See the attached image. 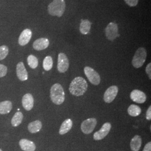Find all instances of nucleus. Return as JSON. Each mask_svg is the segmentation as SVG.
<instances>
[{
  "label": "nucleus",
  "instance_id": "obj_7",
  "mask_svg": "<svg viewBox=\"0 0 151 151\" xmlns=\"http://www.w3.org/2000/svg\"><path fill=\"white\" fill-rule=\"evenodd\" d=\"M105 35L108 40L113 41L119 35L118 25L113 22H110L105 29Z\"/></svg>",
  "mask_w": 151,
  "mask_h": 151
},
{
  "label": "nucleus",
  "instance_id": "obj_16",
  "mask_svg": "<svg viewBox=\"0 0 151 151\" xmlns=\"http://www.w3.org/2000/svg\"><path fill=\"white\" fill-rule=\"evenodd\" d=\"M19 145L22 150L24 151H34L36 149L35 143L27 139H22L20 140Z\"/></svg>",
  "mask_w": 151,
  "mask_h": 151
},
{
  "label": "nucleus",
  "instance_id": "obj_21",
  "mask_svg": "<svg viewBox=\"0 0 151 151\" xmlns=\"http://www.w3.org/2000/svg\"><path fill=\"white\" fill-rule=\"evenodd\" d=\"M12 104L10 101H4L0 103V114H6L11 111Z\"/></svg>",
  "mask_w": 151,
  "mask_h": 151
},
{
  "label": "nucleus",
  "instance_id": "obj_11",
  "mask_svg": "<svg viewBox=\"0 0 151 151\" xmlns=\"http://www.w3.org/2000/svg\"><path fill=\"white\" fill-rule=\"evenodd\" d=\"M130 97L131 100L138 104H143L146 102L147 96L145 92L139 90H134L131 92Z\"/></svg>",
  "mask_w": 151,
  "mask_h": 151
},
{
  "label": "nucleus",
  "instance_id": "obj_3",
  "mask_svg": "<svg viewBox=\"0 0 151 151\" xmlns=\"http://www.w3.org/2000/svg\"><path fill=\"white\" fill-rule=\"evenodd\" d=\"M65 9V0H53L48 6L49 14L52 16L61 17Z\"/></svg>",
  "mask_w": 151,
  "mask_h": 151
},
{
  "label": "nucleus",
  "instance_id": "obj_8",
  "mask_svg": "<svg viewBox=\"0 0 151 151\" xmlns=\"http://www.w3.org/2000/svg\"><path fill=\"white\" fill-rule=\"evenodd\" d=\"M69 60L66 54L60 53L58 57L57 69L60 73H65L69 68Z\"/></svg>",
  "mask_w": 151,
  "mask_h": 151
},
{
  "label": "nucleus",
  "instance_id": "obj_14",
  "mask_svg": "<svg viewBox=\"0 0 151 151\" xmlns=\"http://www.w3.org/2000/svg\"><path fill=\"white\" fill-rule=\"evenodd\" d=\"M49 41L47 38H42L37 39L32 44L33 48L36 50H42L48 47Z\"/></svg>",
  "mask_w": 151,
  "mask_h": 151
},
{
  "label": "nucleus",
  "instance_id": "obj_6",
  "mask_svg": "<svg viewBox=\"0 0 151 151\" xmlns=\"http://www.w3.org/2000/svg\"><path fill=\"white\" fill-rule=\"evenodd\" d=\"M96 124L97 120L94 118L85 120L81 124V130L84 134H91L95 129Z\"/></svg>",
  "mask_w": 151,
  "mask_h": 151
},
{
  "label": "nucleus",
  "instance_id": "obj_19",
  "mask_svg": "<svg viewBox=\"0 0 151 151\" xmlns=\"http://www.w3.org/2000/svg\"><path fill=\"white\" fill-rule=\"evenodd\" d=\"M42 128V123L40 120H35L30 123L27 129L31 133H36L39 132Z\"/></svg>",
  "mask_w": 151,
  "mask_h": 151
},
{
  "label": "nucleus",
  "instance_id": "obj_15",
  "mask_svg": "<svg viewBox=\"0 0 151 151\" xmlns=\"http://www.w3.org/2000/svg\"><path fill=\"white\" fill-rule=\"evenodd\" d=\"M22 105L26 110L30 111L34 106V98L30 93H27L22 99Z\"/></svg>",
  "mask_w": 151,
  "mask_h": 151
},
{
  "label": "nucleus",
  "instance_id": "obj_17",
  "mask_svg": "<svg viewBox=\"0 0 151 151\" xmlns=\"http://www.w3.org/2000/svg\"><path fill=\"white\" fill-rule=\"evenodd\" d=\"M72 126H73V122L71 119H67L65 120L60 126V128L59 130L60 134L64 135L65 134L67 133L71 129Z\"/></svg>",
  "mask_w": 151,
  "mask_h": 151
},
{
  "label": "nucleus",
  "instance_id": "obj_25",
  "mask_svg": "<svg viewBox=\"0 0 151 151\" xmlns=\"http://www.w3.org/2000/svg\"><path fill=\"white\" fill-rule=\"evenodd\" d=\"M27 62L29 67L32 68H36L38 65V58L34 55H29L27 58Z\"/></svg>",
  "mask_w": 151,
  "mask_h": 151
},
{
  "label": "nucleus",
  "instance_id": "obj_5",
  "mask_svg": "<svg viewBox=\"0 0 151 151\" xmlns=\"http://www.w3.org/2000/svg\"><path fill=\"white\" fill-rule=\"evenodd\" d=\"M84 72L86 76L88 81L92 85L97 86L101 82V78L99 74L95 70L90 67H85L84 68Z\"/></svg>",
  "mask_w": 151,
  "mask_h": 151
},
{
  "label": "nucleus",
  "instance_id": "obj_26",
  "mask_svg": "<svg viewBox=\"0 0 151 151\" xmlns=\"http://www.w3.org/2000/svg\"><path fill=\"white\" fill-rule=\"evenodd\" d=\"M9 53V49L6 45L0 47V60H4Z\"/></svg>",
  "mask_w": 151,
  "mask_h": 151
},
{
  "label": "nucleus",
  "instance_id": "obj_24",
  "mask_svg": "<svg viewBox=\"0 0 151 151\" xmlns=\"http://www.w3.org/2000/svg\"><path fill=\"white\" fill-rule=\"evenodd\" d=\"M53 65V59L50 56H47L43 60V66L44 70L46 71H49L50 70Z\"/></svg>",
  "mask_w": 151,
  "mask_h": 151
},
{
  "label": "nucleus",
  "instance_id": "obj_10",
  "mask_svg": "<svg viewBox=\"0 0 151 151\" xmlns=\"http://www.w3.org/2000/svg\"><path fill=\"white\" fill-rule=\"evenodd\" d=\"M111 128V124L110 123H104L103 124L101 128L94 133L93 139L95 140H102L108 135Z\"/></svg>",
  "mask_w": 151,
  "mask_h": 151
},
{
  "label": "nucleus",
  "instance_id": "obj_28",
  "mask_svg": "<svg viewBox=\"0 0 151 151\" xmlns=\"http://www.w3.org/2000/svg\"><path fill=\"white\" fill-rule=\"evenodd\" d=\"M124 1L130 7H135L138 5L139 0H124Z\"/></svg>",
  "mask_w": 151,
  "mask_h": 151
},
{
  "label": "nucleus",
  "instance_id": "obj_23",
  "mask_svg": "<svg viewBox=\"0 0 151 151\" xmlns=\"http://www.w3.org/2000/svg\"><path fill=\"white\" fill-rule=\"evenodd\" d=\"M23 119V114L22 112H16L11 119V124L13 127H18L22 123Z\"/></svg>",
  "mask_w": 151,
  "mask_h": 151
},
{
  "label": "nucleus",
  "instance_id": "obj_18",
  "mask_svg": "<svg viewBox=\"0 0 151 151\" xmlns=\"http://www.w3.org/2000/svg\"><path fill=\"white\" fill-rule=\"evenodd\" d=\"M142 145V138L139 135H135L130 141V148L132 151H139Z\"/></svg>",
  "mask_w": 151,
  "mask_h": 151
},
{
  "label": "nucleus",
  "instance_id": "obj_12",
  "mask_svg": "<svg viewBox=\"0 0 151 151\" xmlns=\"http://www.w3.org/2000/svg\"><path fill=\"white\" fill-rule=\"evenodd\" d=\"M32 37V32L29 29H26L24 30L20 34L18 42L20 45L24 46L26 45L30 42Z\"/></svg>",
  "mask_w": 151,
  "mask_h": 151
},
{
  "label": "nucleus",
  "instance_id": "obj_29",
  "mask_svg": "<svg viewBox=\"0 0 151 151\" xmlns=\"http://www.w3.org/2000/svg\"><path fill=\"white\" fill-rule=\"evenodd\" d=\"M146 72L150 80L151 79V63H150L146 66Z\"/></svg>",
  "mask_w": 151,
  "mask_h": 151
},
{
  "label": "nucleus",
  "instance_id": "obj_1",
  "mask_svg": "<svg viewBox=\"0 0 151 151\" xmlns=\"http://www.w3.org/2000/svg\"><path fill=\"white\" fill-rule=\"evenodd\" d=\"M88 84L85 78L77 77L70 82L69 90L70 93L75 96H82L87 90Z\"/></svg>",
  "mask_w": 151,
  "mask_h": 151
},
{
  "label": "nucleus",
  "instance_id": "obj_31",
  "mask_svg": "<svg viewBox=\"0 0 151 151\" xmlns=\"http://www.w3.org/2000/svg\"><path fill=\"white\" fill-rule=\"evenodd\" d=\"M143 151H151V142H149L147 143L146 146H145Z\"/></svg>",
  "mask_w": 151,
  "mask_h": 151
},
{
  "label": "nucleus",
  "instance_id": "obj_13",
  "mask_svg": "<svg viewBox=\"0 0 151 151\" xmlns=\"http://www.w3.org/2000/svg\"><path fill=\"white\" fill-rule=\"evenodd\" d=\"M16 75L20 81H27L28 79L27 70L22 62L18 63L16 65Z\"/></svg>",
  "mask_w": 151,
  "mask_h": 151
},
{
  "label": "nucleus",
  "instance_id": "obj_30",
  "mask_svg": "<svg viewBox=\"0 0 151 151\" xmlns=\"http://www.w3.org/2000/svg\"><path fill=\"white\" fill-rule=\"evenodd\" d=\"M146 119L148 120H151V106H150V107L148 108L147 112H146Z\"/></svg>",
  "mask_w": 151,
  "mask_h": 151
},
{
  "label": "nucleus",
  "instance_id": "obj_4",
  "mask_svg": "<svg viewBox=\"0 0 151 151\" xmlns=\"http://www.w3.org/2000/svg\"><path fill=\"white\" fill-rule=\"evenodd\" d=\"M147 51L143 47H140L137 50L132 60V65L135 68H139L144 65L147 58Z\"/></svg>",
  "mask_w": 151,
  "mask_h": 151
},
{
  "label": "nucleus",
  "instance_id": "obj_2",
  "mask_svg": "<svg viewBox=\"0 0 151 151\" xmlns=\"http://www.w3.org/2000/svg\"><path fill=\"white\" fill-rule=\"evenodd\" d=\"M50 97L54 104L60 105L64 103L65 93L62 86L60 83H55L50 88Z\"/></svg>",
  "mask_w": 151,
  "mask_h": 151
},
{
  "label": "nucleus",
  "instance_id": "obj_32",
  "mask_svg": "<svg viewBox=\"0 0 151 151\" xmlns=\"http://www.w3.org/2000/svg\"><path fill=\"white\" fill-rule=\"evenodd\" d=\"M0 151H2V150H1V149H0Z\"/></svg>",
  "mask_w": 151,
  "mask_h": 151
},
{
  "label": "nucleus",
  "instance_id": "obj_9",
  "mask_svg": "<svg viewBox=\"0 0 151 151\" xmlns=\"http://www.w3.org/2000/svg\"><path fill=\"white\" fill-rule=\"evenodd\" d=\"M118 93V87L116 86L109 87L104 95V101L106 103L113 102Z\"/></svg>",
  "mask_w": 151,
  "mask_h": 151
},
{
  "label": "nucleus",
  "instance_id": "obj_20",
  "mask_svg": "<svg viewBox=\"0 0 151 151\" xmlns=\"http://www.w3.org/2000/svg\"><path fill=\"white\" fill-rule=\"evenodd\" d=\"M91 27V23L88 20H81V24L80 26V31L83 34L86 35L88 34Z\"/></svg>",
  "mask_w": 151,
  "mask_h": 151
},
{
  "label": "nucleus",
  "instance_id": "obj_22",
  "mask_svg": "<svg viewBox=\"0 0 151 151\" xmlns=\"http://www.w3.org/2000/svg\"><path fill=\"white\" fill-rule=\"evenodd\" d=\"M141 112L142 110L140 107L134 104L130 105L128 108V113L129 115L133 117L138 116L141 114Z\"/></svg>",
  "mask_w": 151,
  "mask_h": 151
},
{
  "label": "nucleus",
  "instance_id": "obj_27",
  "mask_svg": "<svg viewBox=\"0 0 151 151\" xmlns=\"http://www.w3.org/2000/svg\"><path fill=\"white\" fill-rule=\"evenodd\" d=\"M7 73V67L5 65L0 64V78L5 77Z\"/></svg>",
  "mask_w": 151,
  "mask_h": 151
}]
</instances>
